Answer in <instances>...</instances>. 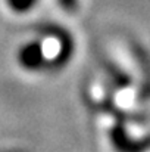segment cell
Masks as SVG:
<instances>
[{
  "instance_id": "1",
  "label": "cell",
  "mask_w": 150,
  "mask_h": 152,
  "mask_svg": "<svg viewBox=\"0 0 150 152\" xmlns=\"http://www.w3.org/2000/svg\"><path fill=\"white\" fill-rule=\"evenodd\" d=\"M19 62L24 68L30 71H37L46 65V58L43 55V48L38 42L25 45L19 50Z\"/></svg>"
},
{
  "instance_id": "3",
  "label": "cell",
  "mask_w": 150,
  "mask_h": 152,
  "mask_svg": "<svg viewBox=\"0 0 150 152\" xmlns=\"http://www.w3.org/2000/svg\"><path fill=\"white\" fill-rule=\"evenodd\" d=\"M63 6H66L68 9H74V6H77V0H60Z\"/></svg>"
},
{
  "instance_id": "2",
  "label": "cell",
  "mask_w": 150,
  "mask_h": 152,
  "mask_svg": "<svg viewBox=\"0 0 150 152\" xmlns=\"http://www.w3.org/2000/svg\"><path fill=\"white\" fill-rule=\"evenodd\" d=\"M38 0H7V4L18 13H24V12H28L31 7L36 6Z\"/></svg>"
}]
</instances>
